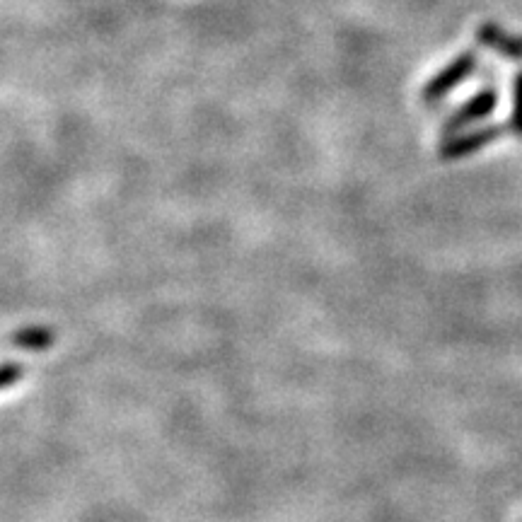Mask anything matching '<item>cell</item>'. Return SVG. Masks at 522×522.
<instances>
[{
  "mask_svg": "<svg viewBox=\"0 0 522 522\" xmlns=\"http://www.w3.org/2000/svg\"><path fill=\"white\" fill-rule=\"evenodd\" d=\"M474 71H477V54H474V51H462L460 56L452 58V63H448L443 71L435 73L433 78L423 85L421 100L428 104L440 102L445 95H450L457 85H462Z\"/></svg>",
  "mask_w": 522,
  "mask_h": 522,
  "instance_id": "cell-1",
  "label": "cell"
},
{
  "mask_svg": "<svg viewBox=\"0 0 522 522\" xmlns=\"http://www.w3.org/2000/svg\"><path fill=\"white\" fill-rule=\"evenodd\" d=\"M510 129V126H501V124H489L484 126V129H477V131H469V133H457V136H450L448 141L438 148V155L440 160L445 162H452V160H462V158H469V155H474L477 150L486 148V145H491L493 141H498V138L503 136Z\"/></svg>",
  "mask_w": 522,
  "mask_h": 522,
  "instance_id": "cell-2",
  "label": "cell"
},
{
  "mask_svg": "<svg viewBox=\"0 0 522 522\" xmlns=\"http://www.w3.org/2000/svg\"><path fill=\"white\" fill-rule=\"evenodd\" d=\"M498 104V92L493 87H486V90H479L472 100H467L462 107H457L443 124V136H457L462 133L467 126L477 124V121H484L486 116L493 114Z\"/></svg>",
  "mask_w": 522,
  "mask_h": 522,
  "instance_id": "cell-3",
  "label": "cell"
},
{
  "mask_svg": "<svg viewBox=\"0 0 522 522\" xmlns=\"http://www.w3.org/2000/svg\"><path fill=\"white\" fill-rule=\"evenodd\" d=\"M477 42L489 46L496 54L506 56L508 61H522V37L506 32L496 22H481L477 27Z\"/></svg>",
  "mask_w": 522,
  "mask_h": 522,
  "instance_id": "cell-4",
  "label": "cell"
},
{
  "mask_svg": "<svg viewBox=\"0 0 522 522\" xmlns=\"http://www.w3.org/2000/svg\"><path fill=\"white\" fill-rule=\"evenodd\" d=\"M10 344L25 351H49L56 344V332L44 324H29L10 334Z\"/></svg>",
  "mask_w": 522,
  "mask_h": 522,
  "instance_id": "cell-5",
  "label": "cell"
},
{
  "mask_svg": "<svg viewBox=\"0 0 522 522\" xmlns=\"http://www.w3.org/2000/svg\"><path fill=\"white\" fill-rule=\"evenodd\" d=\"M510 131L522 138V71L515 75L513 85V114H510Z\"/></svg>",
  "mask_w": 522,
  "mask_h": 522,
  "instance_id": "cell-6",
  "label": "cell"
},
{
  "mask_svg": "<svg viewBox=\"0 0 522 522\" xmlns=\"http://www.w3.org/2000/svg\"><path fill=\"white\" fill-rule=\"evenodd\" d=\"M22 377H25V368H22L20 363L8 361V363L3 365V375H0V385H3V390H10V387H13L15 382H20Z\"/></svg>",
  "mask_w": 522,
  "mask_h": 522,
  "instance_id": "cell-7",
  "label": "cell"
}]
</instances>
